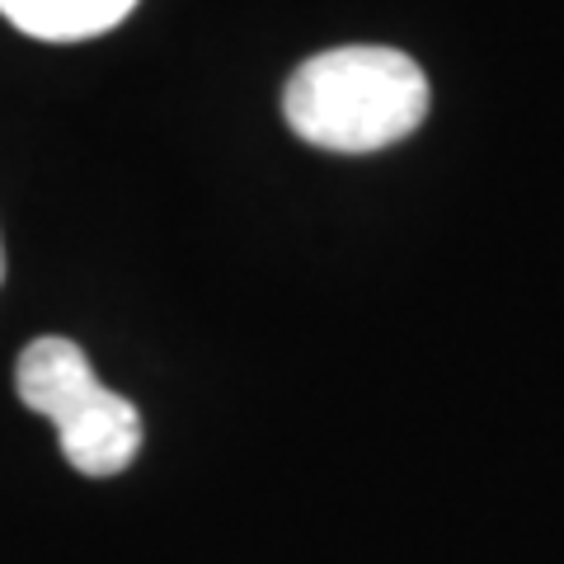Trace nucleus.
I'll list each match as a JSON object with an SVG mask.
<instances>
[{
  "instance_id": "1",
  "label": "nucleus",
  "mask_w": 564,
  "mask_h": 564,
  "mask_svg": "<svg viewBox=\"0 0 564 564\" xmlns=\"http://www.w3.org/2000/svg\"><path fill=\"white\" fill-rule=\"evenodd\" d=\"M429 76L400 47H329L292 70L282 90L288 128L321 151L367 155L419 132L429 118Z\"/></svg>"
},
{
  "instance_id": "2",
  "label": "nucleus",
  "mask_w": 564,
  "mask_h": 564,
  "mask_svg": "<svg viewBox=\"0 0 564 564\" xmlns=\"http://www.w3.org/2000/svg\"><path fill=\"white\" fill-rule=\"evenodd\" d=\"M14 391L33 414H43L62 437V456L80 475L109 480L128 470L141 452V414L132 400L109 391L85 348L62 334L33 339L14 367Z\"/></svg>"
},
{
  "instance_id": "3",
  "label": "nucleus",
  "mask_w": 564,
  "mask_h": 564,
  "mask_svg": "<svg viewBox=\"0 0 564 564\" xmlns=\"http://www.w3.org/2000/svg\"><path fill=\"white\" fill-rule=\"evenodd\" d=\"M137 10V0H0V14L43 43L99 39Z\"/></svg>"
},
{
  "instance_id": "4",
  "label": "nucleus",
  "mask_w": 564,
  "mask_h": 564,
  "mask_svg": "<svg viewBox=\"0 0 564 564\" xmlns=\"http://www.w3.org/2000/svg\"><path fill=\"white\" fill-rule=\"evenodd\" d=\"M0 282H6V245H0Z\"/></svg>"
}]
</instances>
